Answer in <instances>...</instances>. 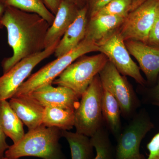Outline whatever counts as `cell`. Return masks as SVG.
Returning a JSON list of instances; mask_svg holds the SVG:
<instances>
[{"label":"cell","mask_w":159,"mask_h":159,"mask_svg":"<svg viewBox=\"0 0 159 159\" xmlns=\"http://www.w3.org/2000/svg\"><path fill=\"white\" fill-rule=\"evenodd\" d=\"M159 10V0H146L130 11L119 29L124 41H136L147 44Z\"/></svg>","instance_id":"8"},{"label":"cell","mask_w":159,"mask_h":159,"mask_svg":"<svg viewBox=\"0 0 159 159\" xmlns=\"http://www.w3.org/2000/svg\"><path fill=\"white\" fill-rule=\"evenodd\" d=\"M99 51L105 54L122 75L132 77L142 86L146 85L140 68L131 58L119 30L99 46Z\"/></svg>","instance_id":"10"},{"label":"cell","mask_w":159,"mask_h":159,"mask_svg":"<svg viewBox=\"0 0 159 159\" xmlns=\"http://www.w3.org/2000/svg\"><path fill=\"white\" fill-rule=\"evenodd\" d=\"M2 159H7V158H6V157H5L3 158Z\"/></svg>","instance_id":"33"},{"label":"cell","mask_w":159,"mask_h":159,"mask_svg":"<svg viewBox=\"0 0 159 159\" xmlns=\"http://www.w3.org/2000/svg\"><path fill=\"white\" fill-rule=\"evenodd\" d=\"M61 137L68 142L72 159H94V147L90 137L69 130H61Z\"/></svg>","instance_id":"19"},{"label":"cell","mask_w":159,"mask_h":159,"mask_svg":"<svg viewBox=\"0 0 159 159\" xmlns=\"http://www.w3.org/2000/svg\"><path fill=\"white\" fill-rule=\"evenodd\" d=\"M61 130L41 125L29 130L16 144L9 146L5 153L8 159L33 157L43 159H66L59 144Z\"/></svg>","instance_id":"2"},{"label":"cell","mask_w":159,"mask_h":159,"mask_svg":"<svg viewBox=\"0 0 159 159\" xmlns=\"http://www.w3.org/2000/svg\"><path fill=\"white\" fill-rule=\"evenodd\" d=\"M59 42L42 52L26 57L0 77V101L11 99L40 62L54 54Z\"/></svg>","instance_id":"9"},{"label":"cell","mask_w":159,"mask_h":159,"mask_svg":"<svg viewBox=\"0 0 159 159\" xmlns=\"http://www.w3.org/2000/svg\"><path fill=\"white\" fill-rule=\"evenodd\" d=\"M103 91L98 74L81 96L79 105L74 111V127L76 132L91 137L103 126Z\"/></svg>","instance_id":"4"},{"label":"cell","mask_w":159,"mask_h":159,"mask_svg":"<svg viewBox=\"0 0 159 159\" xmlns=\"http://www.w3.org/2000/svg\"><path fill=\"white\" fill-rule=\"evenodd\" d=\"M125 18L109 15L95 14L90 16L84 39L99 46L119 31Z\"/></svg>","instance_id":"13"},{"label":"cell","mask_w":159,"mask_h":159,"mask_svg":"<svg viewBox=\"0 0 159 159\" xmlns=\"http://www.w3.org/2000/svg\"><path fill=\"white\" fill-rule=\"evenodd\" d=\"M72 63L55 79L52 84L66 87L74 91L80 98L99 74L108 58L102 53L93 56H83Z\"/></svg>","instance_id":"5"},{"label":"cell","mask_w":159,"mask_h":159,"mask_svg":"<svg viewBox=\"0 0 159 159\" xmlns=\"http://www.w3.org/2000/svg\"><path fill=\"white\" fill-rule=\"evenodd\" d=\"M2 23L7 29L8 44L13 51L11 57L2 61L4 74L20 61L45 49L46 36L50 25L36 13L11 7H6Z\"/></svg>","instance_id":"1"},{"label":"cell","mask_w":159,"mask_h":159,"mask_svg":"<svg viewBox=\"0 0 159 159\" xmlns=\"http://www.w3.org/2000/svg\"><path fill=\"white\" fill-rule=\"evenodd\" d=\"M75 111L57 107H45L42 124L61 130H70L74 127Z\"/></svg>","instance_id":"20"},{"label":"cell","mask_w":159,"mask_h":159,"mask_svg":"<svg viewBox=\"0 0 159 159\" xmlns=\"http://www.w3.org/2000/svg\"><path fill=\"white\" fill-rule=\"evenodd\" d=\"M90 138L96 151L93 159H115V148L112 145L107 129L103 125Z\"/></svg>","instance_id":"22"},{"label":"cell","mask_w":159,"mask_h":159,"mask_svg":"<svg viewBox=\"0 0 159 159\" xmlns=\"http://www.w3.org/2000/svg\"><path fill=\"white\" fill-rule=\"evenodd\" d=\"M102 114L103 122L116 138L122 129L121 109L116 98L104 88L102 97Z\"/></svg>","instance_id":"18"},{"label":"cell","mask_w":159,"mask_h":159,"mask_svg":"<svg viewBox=\"0 0 159 159\" xmlns=\"http://www.w3.org/2000/svg\"><path fill=\"white\" fill-rule=\"evenodd\" d=\"M131 5L132 0H112L95 14L109 15L126 17L130 12Z\"/></svg>","instance_id":"23"},{"label":"cell","mask_w":159,"mask_h":159,"mask_svg":"<svg viewBox=\"0 0 159 159\" xmlns=\"http://www.w3.org/2000/svg\"><path fill=\"white\" fill-rule=\"evenodd\" d=\"M87 4L79 9L77 17L60 40L54 51L56 57L68 53L84 39L89 19Z\"/></svg>","instance_id":"16"},{"label":"cell","mask_w":159,"mask_h":159,"mask_svg":"<svg viewBox=\"0 0 159 159\" xmlns=\"http://www.w3.org/2000/svg\"><path fill=\"white\" fill-rule=\"evenodd\" d=\"M125 43L129 54L137 60L150 84L155 82L159 74V48L136 41Z\"/></svg>","instance_id":"12"},{"label":"cell","mask_w":159,"mask_h":159,"mask_svg":"<svg viewBox=\"0 0 159 159\" xmlns=\"http://www.w3.org/2000/svg\"><path fill=\"white\" fill-rule=\"evenodd\" d=\"M9 103L29 130L42 125L45 107L30 95L12 97Z\"/></svg>","instance_id":"15"},{"label":"cell","mask_w":159,"mask_h":159,"mask_svg":"<svg viewBox=\"0 0 159 159\" xmlns=\"http://www.w3.org/2000/svg\"><path fill=\"white\" fill-rule=\"evenodd\" d=\"M154 127L146 110L142 109L137 111L116 138L115 159H145L140 153V145L143 139Z\"/></svg>","instance_id":"6"},{"label":"cell","mask_w":159,"mask_h":159,"mask_svg":"<svg viewBox=\"0 0 159 159\" xmlns=\"http://www.w3.org/2000/svg\"><path fill=\"white\" fill-rule=\"evenodd\" d=\"M112 0H87L88 15L90 16L96 14L107 4Z\"/></svg>","instance_id":"27"},{"label":"cell","mask_w":159,"mask_h":159,"mask_svg":"<svg viewBox=\"0 0 159 159\" xmlns=\"http://www.w3.org/2000/svg\"><path fill=\"white\" fill-rule=\"evenodd\" d=\"M99 75L103 88L118 101L122 116L125 119H131L141 106V102L125 76L120 74L109 60Z\"/></svg>","instance_id":"7"},{"label":"cell","mask_w":159,"mask_h":159,"mask_svg":"<svg viewBox=\"0 0 159 159\" xmlns=\"http://www.w3.org/2000/svg\"><path fill=\"white\" fill-rule=\"evenodd\" d=\"M146 1V0H132L131 8L130 11L135 9Z\"/></svg>","instance_id":"31"},{"label":"cell","mask_w":159,"mask_h":159,"mask_svg":"<svg viewBox=\"0 0 159 159\" xmlns=\"http://www.w3.org/2000/svg\"><path fill=\"white\" fill-rule=\"evenodd\" d=\"M62 0H43L46 7L54 16L57 13Z\"/></svg>","instance_id":"29"},{"label":"cell","mask_w":159,"mask_h":159,"mask_svg":"<svg viewBox=\"0 0 159 159\" xmlns=\"http://www.w3.org/2000/svg\"><path fill=\"white\" fill-rule=\"evenodd\" d=\"M6 135L0 125V159L5 157V153L9 146L6 142Z\"/></svg>","instance_id":"28"},{"label":"cell","mask_w":159,"mask_h":159,"mask_svg":"<svg viewBox=\"0 0 159 159\" xmlns=\"http://www.w3.org/2000/svg\"><path fill=\"white\" fill-rule=\"evenodd\" d=\"M94 51H99V46L84 39L72 51L57 57L56 59L32 74L18 89L13 97L29 95L41 87L52 84L54 80L72 63L85 54Z\"/></svg>","instance_id":"3"},{"label":"cell","mask_w":159,"mask_h":159,"mask_svg":"<svg viewBox=\"0 0 159 159\" xmlns=\"http://www.w3.org/2000/svg\"><path fill=\"white\" fill-rule=\"evenodd\" d=\"M146 44L159 48V10L149 33Z\"/></svg>","instance_id":"25"},{"label":"cell","mask_w":159,"mask_h":159,"mask_svg":"<svg viewBox=\"0 0 159 159\" xmlns=\"http://www.w3.org/2000/svg\"><path fill=\"white\" fill-rule=\"evenodd\" d=\"M149 155L146 159H159V132L147 144Z\"/></svg>","instance_id":"26"},{"label":"cell","mask_w":159,"mask_h":159,"mask_svg":"<svg viewBox=\"0 0 159 159\" xmlns=\"http://www.w3.org/2000/svg\"><path fill=\"white\" fill-rule=\"evenodd\" d=\"M23 122L13 110L7 100L0 101V125L6 136L16 144L25 135Z\"/></svg>","instance_id":"17"},{"label":"cell","mask_w":159,"mask_h":159,"mask_svg":"<svg viewBox=\"0 0 159 159\" xmlns=\"http://www.w3.org/2000/svg\"><path fill=\"white\" fill-rule=\"evenodd\" d=\"M153 86L146 91L143 96V102L159 107V74Z\"/></svg>","instance_id":"24"},{"label":"cell","mask_w":159,"mask_h":159,"mask_svg":"<svg viewBox=\"0 0 159 159\" xmlns=\"http://www.w3.org/2000/svg\"><path fill=\"white\" fill-rule=\"evenodd\" d=\"M73 3L79 9L84 7L87 4V0H66Z\"/></svg>","instance_id":"30"},{"label":"cell","mask_w":159,"mask_h":159,"mask_svg":"<svg viewBox=\"0 0 159 159\" xmlns=\"http://www.w3.org/2000/svg\"><path fill=\"white\" fill-rule=\"evenodd\" d=\"M5 9H6V7L2 4H0V29H2L4 28L2 25V20Z\"/></svg>","instance_id":"32"},{"label":"cell","mask_w":159,"mask_h":159,"mask_svg":"<svg viewBox=\"0 0 159 159\" xmlns=\"http://www.w3.org/2000/svg\"><path fill=\"white\" fill-rule=\"evenodd\" d=\"M29 95L44 107H57L74 111L78 107L80 99L71 89L61 86L55 87L52 84L41 87Z\"/></svg>","instance_id":"11"},{"label":"cell","mask_w":159,"mask_h":159,"mask_svg":"<svg viewBox=\"0 0 159 159\" xmlns=\"http://www.w3.org/2000/svg\"><path fill=\"white\" fill-rule=\"evenodd\" d=\"M5 7H11L27 12L36 13L46 20L50 26L55 16L46 7L43 0H0Z\"/></svg>","instance_id":"21"},{"label":"cell","mask_w":159,"mask_h":159,"mask_svg":"<svg viewBox=\"0 0 159 159\" xmlns=\"http://www.w3.org/2000/svg\"><path fill=\"white\" fill-rule=\"evenodd\" d=\"M80 9L68 1H61L54 21L47 32L45 41V49L60 41L76 19Z\"/></svg>","instance_id":"14"}]
</instances>
